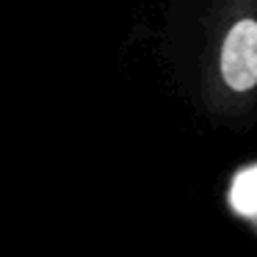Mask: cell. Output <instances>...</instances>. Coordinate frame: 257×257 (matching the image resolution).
Returning a JSON list of instances; mask_svg holds the SVG:
<instances>
[{
	"mask_svg": "<svg viewBox=\"0 0 257 257\" xmlns=\"http://www.w3.org/2000/svg\"><path fill=\"white\" fill-rule=\"evenodd\" d=\"M218 72L229 91L249 94L257 89V20L240 17L229 25L221 42Z\"/></svg>",
	"mask_w": 257,
	"mask_h": 257,
	"instance_id": "cell-1",
	"label": "cell"
}]
</instances>
